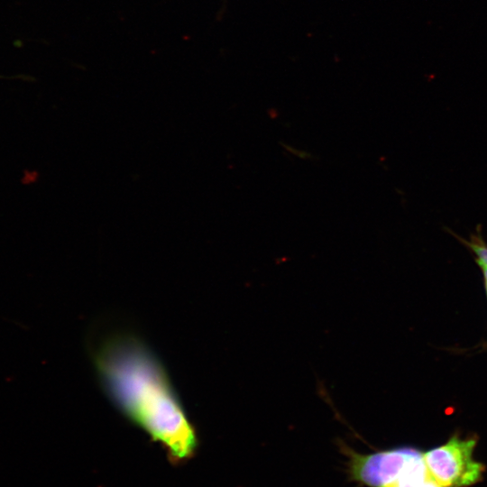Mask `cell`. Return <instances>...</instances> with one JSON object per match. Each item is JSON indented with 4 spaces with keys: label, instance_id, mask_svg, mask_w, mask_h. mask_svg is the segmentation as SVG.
Returning a JSON list of instances; mask_svg holds the SVG:
<instances>
[{
    "label": "cell",
    "instance_id": "6da1fadb",
    "mask_svg": "<svg viewBox=\"0 0 487 487\" xmlns=\"http://www.w3.org/2000/svg\"><path fill=\"white\" fill-rule=\"evenodd\" d=\"M93 363L115 405L177 461L198 446L189 422L161 361L132 333L106 335L95 346Z\"/></svg>",
    "mask_w": 487,
    "mask_h": 487
},
{
    "label": "cell",
    "instance_id": "277c9868",
    "mask_svg": "<svg viewBox=\"0 0 487 487\" xmlns=\"http://www.w3.org/2000/svg\"><path fill=\"white\" fill-rule=\"evenodd\" d=\"M428 474L424 457H422L414 463L400 480L384 487H418Z\"/></svg>",
    "mask_w": 487,
    "mask_h": 487
},
{
    "label": "cell",
    "instance_id": "3957f363",
    "mask_svg": "<svg viewBox=\"0 0 487 487\" xmlns=\"http://www.w3.org/2000/svg\"><path fill=\"white\" fill-rule=\"evenodd\" d=\"M345 449L350 455L352 477L372 487H384L395 482L423 456V454L411 447H399L370 455Z\"/></svg>",
    "mask_w": 487,
    "mask_h": 487
},
{
    "label": "cell",
    "instance_id": "52a82bcc",
    "mask_svg": "<svg viewBox=\"0 0 487 487\" xmlns=\"http://www.w3.org/2000/svg\"><path fill=\"white\" fill-rule=\"evenodd\" d=\"M476 262H477L478 265L481 267V270L482 271V274H483L484 281H485L486 291H487V263L483 262H482L480 260H477V259H476Z\"/></svg>",
    "mask_w": 487,
    "mask_h": 487
},
{
    "label": "cell",
    "instance_id": "7a4b0ae2",
    "mask_svg": "<svg viewBox=\"0 0 487 487\" xmlns=\"http://www.w3.org/2000/svg\"><path fill=\"white\" fill-rule=\"evenodd\" d=\"M476 440L452 437L423 454L430 475L443 487H466L480 481L483 465L473 459Z\"/></svg>",
    "mask_w": 487,
    "mask_h": 487
},
{
    "label": "cell",
    "instance_id": "5b68a950",
    "mask_svg": "<svg viewBox=\"0 0 487 487\" xmlns=\"http://www.w3.org/2000/svg\"><path fill=\"white\" fill-rule=\"evenodd\" d=\"M476 255V259L487 263V244L481 234H472L470 239L462 240Z\"/></svg>",
    "mask_w": 487,
    "mask_h": 487
},
{
    "label": "cell",
    "instance_id": "8992f818",
    "mask_svg": "<svg viewBox=\"0 0 487 487\" xmlns=\"http://www.w3.org/2000/svg\"><path fill=\"white\" fill-rule=\"evenodd\" d=\"M418 487H443L430 473L418 485Z\"/></svg>",
    "mask_w": 487,
    "mask_h": 487
}]
</instances>
